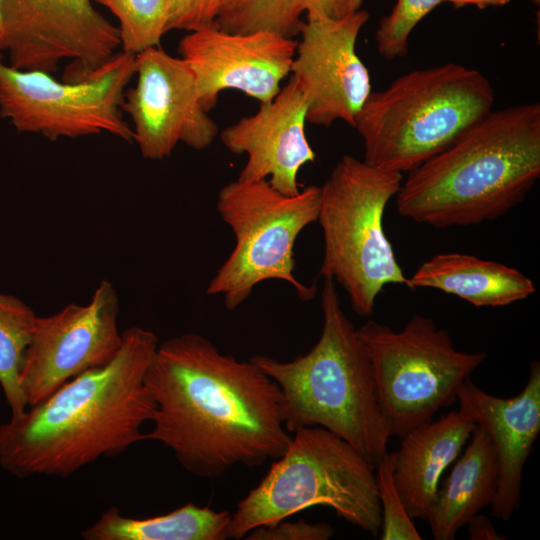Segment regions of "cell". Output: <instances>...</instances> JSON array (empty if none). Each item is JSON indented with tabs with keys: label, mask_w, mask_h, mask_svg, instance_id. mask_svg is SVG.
<instances>
[{
	"label": "cell",
	"mask_w": 540,
	"mask_h": 540,
	"mask_svg": "<svg viewBox=\"0 0 540 540\" xmlns=\"http://www.w3.org/2000/svg\"><path fill=\"white\" fill-rule=\"evenodd\" d=\"M144 382L155 406L146 440L161 443L197 477L261 466L291 441L276 382L200 334L159 343Z\"/></svg>",
	"instance_id": "cell-1"
},
{
	"label": "cell",
	"mask_w": 540,
	"mask_h": 540,
	"mask_svg": "<svg viewBox=\"0 0 540 540\" xmlns=\"http://www.w3.org/2000/svg\"><path fill=\"white\" fill-rule=\"evenodd\" d=\"M158 345L151 330L130 327L109 363L0 424L1 468L17 478H66L146 440L155 406L144 378Z\"/></svg>",
	"instance_id": "cell-2"
},
{
	"label": "cell",
	"mask_w": 540,
	"mask_h": 540,
	"mask_svg": "<svg viewBox=\"0 0 540 540\" xmlns=\"http://www.w3.org/2000/svg\"><path fill=\"white\" fill-rule=\"evenodd\" d=\"M540 177V104L492 110L447 148L408 173L399 215L437 228L495 220Z\"/></svg>",
	"instance_id": "cell-3"
},
{
	"label": "cell",
	"mask_w": 540,
	"mask_h": 540,
	"mask_svg": "<svg viewBox=\"0 0 540 540\" xmlns=\"http://www.w3.org/2000/svg\"><path fill=\"white\" fill-rule=\"evenodd\" d=\"M323 279V327L311 350L286 362L267 355L250 360L278 385L288 432L323 427L375 466L387 452L391 434L378 403L372 365L342 310L336 283Z\"/></svg>",
	"instance_id": "cell-4"
},
{
	"label": "cell",
	"mask_w": 540,
	"mask_h": 540,
	"mask_svg": "<svg viewBox=\"0 0 540 540\" xmlns=\"http://www.w3.org/2000/svg\"><path fill=\"white\" fill-rule=\"evenodd\" d=\"M494 89L480 71L456 63L410 71L371 92L355 119L364 161L409 173L493 110Z\"/></svg>",
	"instance_id": "cell-5"
},
{
	"label": "cell",
	"mask_w": 540,
	"mask_h": 540,
	"mask_svg": "<svg viewBox=\"0 0 540 540\" xmlns=\"http://www.w3.org/2000/svg\"><path fill=\"white\" fill-rule=\"evenodd\" d=\"M313 506L379 536L381 507L375 466L347 441L318 426L293 432L285 452L231 514L229 538L273 525Z\"/></svg>",
	"instance_id": "cell-6"
},
{
	"label": "cell",
	"mask_w": 540,
	"mask_h": 540,
	"mask_svg": "<svg viewBox=\"0 0 540 540\" xmlns=\"http://www.w3.org/2000/svg\"><path fill=\"white\" fill-rule=\"evenodd\" d=\"M402 180L403 174L344 155L320 186L324 253L318 275L339 284L361 317L373 315L385 285L406 282L383 228L385 208Z\"/></svg>",
	"instance_id": "cell-7"
},
{
	"label": "cell",
	"mask_w": 540,
	"mask_h": 540,
	"mask_svg": "<svg viewBox=\"0 0 540 540\" xmlns=\"http://www.w3.org/2000/svg\"><path fill=\"white\" fill-rule=\"evenodd\" d=\"M320 186L309 185L296 195H285L267 179H236L218 193L217 210L231 228L235 245L208 284V295H222L232 311L266 280L288 282L300 299L316 293L294 275V247L306 226L317 221Z\"/></svg>",
	"instance_id": "cell-8"
},
{
	"label": "cell",
	"mask_w": 540,
	"mask_h": 540,
	"mask_svg": "<svg viewBox=\"0 0 540 540\" xmlns=\"http://www.w3.org/2000/svg\"><path fill=\"white\" fill-rule=\"evenodd\" d=\"M356 332L391 436H404L453 404L459 385L487 358L486 352L457 350L449 333L421 314L400 331L368 320Z\"/></svg>",
	"instance_id": "cell-9"
},
{
	"label": "cell",
	"mask_w": 540,
	"mask_h": 540,
	"mask_svg": "<svg viewBox=\"0 0 540 540\" xmlns=\"http://www.w3.org/2000/svg\"><path fill=\"white\" fill-rule=\"evenodd\" d=\"M133 76L135 55L123 51L77 82L13 67L0 54V116L20 133L53 141L108 133L131 143L134 134L123 118L122 103Z\"/></svg>",
	"instance_id": "cell-10"
},
{
	"label": "cell",
	"mask_w": 540,
	"mask_h": 540,
	"mask_svg": "<svg viewBox=\"0 0 540 540\" xmlns=\"http://www.w3.org/2000/svg\"><path fill=\"white\" fill-rule=\"evenodd\" d=\"M3 16L9 64L52 73L70 60L64 81L90 78L120 47L118 27L93 0H3Z\"/></svg>",
	"instance_id": "cell-11"
},
{
	"label": "cell",
	"mask_w": 540,
	"mask_h": 540,
	"mask_svg": "<svg viewBox=\"0 0 540 540\" xmlns=\"http://www.w3.org/2000/svg\"><path fill=\"white\" fill-rule=\"evenodd\" d=\"M119 307L115 287L103 279L87 304L71 303L50 316L37 317L20 373L28 406L116 356L122 345Z\"/></svg>",
	"instance_id": "cell-12"
},
{
	"label": "cell",
	"mask_w": 540,
	"mask_h": 540,
	"mask_svg": "<svg viewBox=\"0 0 540 540\" xmlns=\"http://www.w3.org/2000/svg\"><path fill=\"white\" fill-rule=\"evenodd\" d=\"M135 76L122 110L132 120L133 142L144 158L169 157L180 142L195 150L212 144L219 128L203 108L185 60L150 47L135 55Z\"/></svg>",
	"instance_id": "cell-13"
},
{
	"label": "cell",
	"mask_w": 540,
	"mask_h": 540,
	"mask_svg": "<svg viewBox=\"0 0 540 540\" xmlns=\"http://www.w3.org/2000/svg\"><path fill=\"white\" fill-rule=\"evenodd\" d=\"M369 13L358 10L339 19L307 13L290 74L307 96L306 121L331 126L355 119L372 92L370 74L356 52Z\"/></svg>",
	"instance_id": "cell-14"
},
{
	"label": "cell",
	"mask_w": 540,
	"mask_h": 540,
	"mask_svg": "<svg viewBox=\"0 0 540 540\" xmlns=\"http://www.w3.org/2000/svg\"><path fill=\"white\" fill-rule=\"evenodd\" d=\"M297 43L270 30L232 33L214 25L188 32L178 50L209 112L225 89L238 90L260 103L272 100L291 72Z\"/></svg>",
	"instance_id": "cell-15"
},
{
	"label": "cell",
	"mask_w": 540,
	"mask_h": 540,
	"mask_svg": "<svg viewBox=\"0 0 540 540\" xmlns=\"http://www.w3.org/2000/svg\"><path fill=\"white\" fill-rule=\"evenodd\" d=\"M307 107L306 93L291 75L272 100L260 103L256 113L220 132L221 142L230 152L247 155L237 179H267L289 196L300 191L298 172L316 158L305 133Z\"/></svg>",
	"instance_id": "cell-16"
},
{
	"label": "cell",
	"mask_w": 540,
	"mask_h": 540,
	"mask_svg": "<svg viewBox=\"0 0 540 540\" xmlns=\"http://www.w3.org/2000/svg\"><path fill=\"white\" fill-rule=\"evenodd\" d=\"M456 401L492 442L498 485L491 514L508 521L520 506L523 468L540 433V363L531 362L528 380L514 397L488 394L468 377L459 385Z\"/></svg>",
	"instance_id": "cell-17"
},
{
	"label": "cell",
	"mask_w": 540,
	"mask_h": 540,
	"mask_svg": "<svg viewBox=\"0 0 540 540\" xmlns=\"http://www.w3.org/2000/svg\"><path fill=\"white\" fill-rule=\"evenodd\" d=\"M476 424L460 410L402 436L393 455V476L412 519L427 520L444 470L459 456Z\"/></svg>",
	"instance_id": "cell-18"
},
{
	"label": "cell",
	"mask_w": 540,
	"mask_h": 540,
	"mask_svg": "<svg viewBox=\"0 0 540 540\" xmlns=\"http://www.w3.org/2000/svg\"><path fill=\"white\" fill-rule=\"evenodd\" d=\"M411 289L434 288L476 307H502L526 299L536 288L516 268L474 255L438 253L406 278Z\"/></svg>",
	"instance_id": "cell-19"
},
{
	"label": "cell",
	"mask_w": 540,
	"mask_h": 540,
	"mask_svg": "<svg viewBox=\"0 0 540 540\" xmlns=\"http://www.w3.org/2000/svg\"><path fill=\"white\" fill-rule=\"evenodd\" d=\"M469 438L429 510L426 521L435 540H453L456 532L494 499L498 463L492 442L477 425Z\"/></svg>",
	"instance_id": "cell-20"
},
{
	"label": "cell",
	"mask_w": 540,
	"mask_h": 540,
	"mask_svg": "<svg viewBox=\"0 0 540 540\" xmlns=\"http://www.w3.org/2000/svg\"><path fill=\"white\" fill-rule=\"evenodd\" d=\"M231 514L192 502L163 515L124 516L112 506L81 532L84 540H225Z\"/></svg>",
	"instance_id": "cell-21"
},
{
	"label": "cell",
	"mask_w": 540,
	"mask_h": 540,
	"mask_svg": "<svg viewBox=\"0 0 540 540\" xmlns=\"http://www.w3.org/2000/svg\"><path fill=\"white\" fill-rule=\"evenodd\" d=\"M37 317L20 298L0 293V387L12 415L21 414L28 407L20 373Z\"/></svg>",
	"instance_id": "cell-22"
},
{
	"label": "cell",
	"mask_w": 540,
	"mask_h": 540,
	"mask_svg": "<svg viewBox=\"0 0 540 540\" xmlns=\"http://www.w3.org/2000/svg\"><path fill=\"white\" fill-rule=\"evenodd\" d=\"M304 12L302 0H222L216 25L232 33L270 30L294 38Z\"/></svg>",
	"instance_id": "cell-23"
},
{
	"label": "cell",
	"mask_w": 540,
	"mask_h": 540,
	"mask_svg": "<svg viewBox=\"0 0 540 540\" xmlns=\"http://www.w3.org/2000/svg\"><path fill=\"white\" fill-rule=\"evenodd\" d=\"M107 8L118 20L122 51L138 54L160 46L167 32L168 0H93Z\"/></svg>",
	"instance_id": "cell-24"
},
{
	"label": "cell",
	"mask_w": 540,
	"mask_h": 540,
	"mask_svg": "<svg viewBox=\"0 0 540 540\" xmlns=\"http://www.w3.org/2000/svg\"><path fill=\"white\" fill-rule=\"evenodd\" d=\"M442 0H396L389 15L380 20L375 34L378 53L387 60L404 57L417 24Z\"/></svg>",
	"instance_id": "cell-25"
},
{
	"label": "cell",
	"mask_w": 540,
	"mask_h": 540,
	"mask_svg": "<svg viewBox=\"0 0 540 540\" xmlns=\"http://www.w3.org/2000/svg\"><path fill=\"white\" fill-rule=\"evenodd\" d=\"M381 507V540L422 539L397 490L393 476V455L386 452L375 465Z\"/></svg>",
	"instance_id": "cell-26"
},
{
	"label": "cell",
	"mask_w": 540,
	"mask_h": 540,
	"mask_svg": "<svg viewBox=\"0 0 540 540\" xmlns=\"http://www.w3.org/2000/svg\"><path fill=\"white\" fill-rule=\"evenodd\" d=\"M222 0H168L166 31L188 32L216 25Z\"/></svg>",
	"instance_id": "cell-27"
},
{
	"label": "cell",
	"mask_w": 540,
	"mask_h": 540,
	"mask_svg": "<svg viewBox=\"0 0 540 540\" xmlns=\"http://www.w3.org/2000/svg\"><path fill=\"white\" fill-rule=\"evenodd\" d=\"M334 528L325 522L311 524L305 520L296 522L281 520L273 525L259 526L251 530L247 540H328Z\"/></svg>",
	"instance_id": "cell-28"
},
{
	"label": "cell",
	"mask_w": 540,
	"mask_h": 540,
	"mask_svg": "<svg viewBox=\"0 0 540 540\" xmlns=\"http://www.w3.org/2000/svg\"><path fill=\"white\" fill-rule=\"evenodd\" d=\"M302 3L306 14L339 19L360 10L363 0H302Z\"/></svg>",
	"instance_id": "cell-29"
},
{
	"label": "cell",
	"mask_w": 540,
	"mask_h": 540,
	"mask_svg": "<svg viewBox=\"0 0 540 540\" xmlns=\"http://www.w3.org/2000/svg\"><path fill=\"white\" fill-rule=\"evenodd\" d=\"M469 526V538L471 540H504V535L497 532L490 519L477 513L467 523Z\"/></svg>",
	"instance_id": "cell-30"
},
{
	"label": "cell",
	"mask_w": 540,
	"mask_h": 540,
	"mask_svg": "<svg viewBox=\"0 0 540 540\" xmlns=\"http://www.w3.org/2000/svg\"><path fill=\"white\" fill-rule=\"evenodd\" d=\"M510 0H442V2H448L455 8L465 6H476L479 9L487 7H501L509 3Z\"/></svg>",
	"instance_id": "cell-31"
},
{
	"label": "cell",
	"mask_w": 540,
	"mask_h": 540,
	"mask_svg": "<svg viewBox=\"0 0 540 540\" xmlns=\"http://www.w3.org/2000/svg\"><path fill=\"white\" fill-rule=\"evenodd\" d=\"M6 49V28L3 16V0H0V51Z\"/></svg>",
	"instance_id": "cell-32"
},
{
	"label": "cell",
	"mask_w": 540,
	"mask_h": 540,
	"mask_svg": "<svg viewBox=\"0 0 540 540\" xmlns=\"http://www.w3.org/2000/svg\"><path fill=\"white\" fill-rule=\"evenodd\" d=\"M528 1H530L533 5H536V6L540 5V0H528Z\"/></svg>",
	"instance_id": "cell-33"
}]
</instances>
